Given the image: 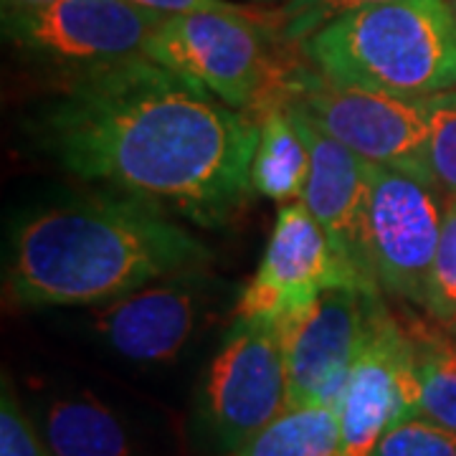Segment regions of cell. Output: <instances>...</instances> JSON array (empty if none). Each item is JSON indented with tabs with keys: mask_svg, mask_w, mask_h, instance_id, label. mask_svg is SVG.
I'll return each mask as SVG.
<instances>
[{
	"mask_svg": "<svg viewBox=\"0 0 456 456\" xmlns=\"http://www.w3.org/2000/svg\"><path fill=\"white\" fill-rule=\"evenodd\" d=\"M20 130L71 178L196 226H226L254 196L256 114L147 56L59 77Z\"/></svg>",
	"mask_w": 456,
	"mask_h": 456,
	"instance_id": "1",
	"label": "cell"
},
{
	"mask_svg": "<svg viewBox=\"0 0 456 456\" xmlns=\"http://www.w3.org/2000/svg\"><path fill=\"white\" fill-rule=\"evenodd\" d=\"M211 261V246L175 216L99 188L18 213L8 226L3 284L8 302L26 310L99 307Z\"/></svg>",
	"mask_w": 456,
	"mask_h": 456,
	"instance_id": "2",
	"label": "cell"
},
{
	"mask_svg": "<svg viewBox=\"0 0 456 456\" xmlns=\"http://www.w3.org/2000/svg\"><path fill=\"white\" fill-rule=\"evenodd\" d=\"M320 74L395 99L456 89V16L449 0H393L338 18L302 44Z\"/></svg>",
	"mask_w": 456,
	"mask_h": 456,
	"instance_id": "3",
	"label": "cell"
},
{
	"mask_svg": "<svg viewBox=\"0 0 456 456\" xmlns=\"http://www.w3.org/2000/svg\"><path fill=\"white\" fill-rule=\"evenodd\" d=\"M269 94H279L294 110L307 114L330 137L353 150L365 163L403 167L431 175L428 167V117L424 99H395L342 86L314 66H279Z\"/></svg>",
	"mask_w": 456,
	"mask_h": 456,
	"instance_id": "4",
	"label": "cell"
},
{
	"mask_svg": "<svg viewBox=\"0 0 456 456\" xmlns=\"http://www.w3.org/2000/svg\"><path fill=\"white\" fill-rule=\"evenodd\" d=\"M145 56L244 112H256L279 74L266 33L246 11L165 16L147 41Z\"/></svg>",
	"mask_w": 456,
	"mask_h": 456,
	"instance_id": "5",
	"label": "cell"
},
{
	"mask_svg": "<svg viewBox=\"0 0 456 456\" xmlns=\"http://www.w3.org/2000/svg\"><path fill=\"white\" fill-rule=\"evenodd\" d=\"M436 180L391 165L368 163L362 246L383 292L428 307L431 269L444 226Z\"/></svg>",
	"mask_w": 456,
	"mask_h": 456,
	"instance_id": "6",
	"label": "cell"
},
{
	"mask_svg": "<svg viewBox=\"0 0 456 456\" xmlns=\"http://www.w3.org/2000/svg\"><path fill=\"white\" fill-rule=\"evenodd\" d=\"M289 408L281 325L236 317L198 391V421L221 456L244 446Z\"/></svg>",
	"mask_w": 456,
	"mask_h": 456,
	"instance_id": "7",
	"label": "cell"
},
{
	"mask_svg": "<svg viewBox=\"0 0 456 456\" xmlns=\"http://www.w3.org/2000/svg\"><path fill=\"white\" fill-rule=\"evenodd\" d=\"M163 18L127 0H51L3 13V36L31 61L69 77L145 56Z\"/></svg>",
	"mask_w": 456,
	"mask_h": 456,
	"instance_id": "8",
	"label": "cell"
},
{
	"mask_svg": "<svg viewBox=\"0 0 456 456\" xmlns=\"http://www.w3.org/2000/svg\"><path fill=\"white\" fill-rule=\"evenodd\" d=\"M383 289L362 284L330 287L310 310L281 325L289 408L322 403L340 406L353 362L386 307Z\"/></svg>",
	"mask_w": 456,
	"mask_h": 456,
	"instance_id": "9",
	"label": "cell"
},
{
	"mask_svg": "<svg viewBox=\"0 0 456 456\" xmlns=\"http://www.w3.org/2000/svg\"><path fill=\"white\" fill-rule=\"evenodd\" d=\"M218 297L208 269L180 272L92 307L89 332L110 353L134 365H167L180 358Z\"/></svg>",
	"mask_w": 456,
	"mask_h": 456,
	"instance_id": "10",
	"label": "cell"
},
{
	"mask_svg": "<svg viewBox=\"0 0 456 456\" xmlns=\"http://www.w3.org/2000/svg\"><path fill=\"white\" fill-rule=\"evenodd\" d=\"M342 284L375 287L338 256L325 228L302 200L284 203L256 274L239 292L236 317L284 325L310 310L325 289Z\"/></svg>",
	"mask_w": 456,
	"mask_h": 456,
	"instance_id": "11",
	"label": "cell"
},
{
	"mask_svg": "<svg viewBox=\"0 0 456 456\" xmlns=\"http://www.w3.org/2000/svg\"><path fill=\"white\" fill-rule=\"evenodd\" d=\"M345 456H370L383 434L421 416V375L411 332L383 307L340 398Z\"/></svg>",
	"mask_w": 456,
	"mask_h": 456,
	"instance_id": "12",
	"label": "cell"
},
{
	"mask_svg": "<svg viewBox=\"0 0 456 456\" xmlns=\"http://www.w3.org/2000/svg\"><path fill=\"white\" fill-rule=\"evenodd\" d=\"M289 104V102H287ZM294 122L310 150V178L302 203L310 208L317 224L325 228L332 248L360 279L380 287L370 274L362 246V208H365V183L368 163L353 150L320 130L307 114L294 110Z\"/></svg>",
	"mask_w": 456,
	"mask_h": 456,
	"instance_id": "13",
	"label": "cell"
},
{
	"mask_svg": "<svg viewBox=\"0 0 456 456\" xmlns=\"http://www.w3.org/2000/svg\"><path fill=\"white\" fill-rule=\"evenodd\" d=\"M254 114L259 119V142L251 163L254 193L279 206L302 200L310 178V150L289 104L279 94H269Z\"/></svg>",
	"mask_w": 456,
	"mask_h": 456,
	"instance_id": "14",
	"label": "cell"
},
{
	"mask_svg": "<svg viewBox=\"0 0 456 456\" xmlns=\"http://www.w3.org/2000/svg\"><path fill=\"white\" fill-rule=\"evenodd\" d=\"M38 431L51 456H132L125 424L94 395H56L41 411Z\"/></svg>",
	"mask_w": 456,
	"mask_h": 456,
	"instance_id": "15",
	"label": "cell"
},
{
	"mask_svg": "<svg viewBox=\"0 0 456 456\" xmlns=\"http://www.w3.org/2000/svg\"><path fill=\"white\" fill-rule=\"evenodd\" d=\"M226 456H345L340 411L322 403L287 408Z\"/></svg>",
	"mask_w": 456,
	"mask_h": 456,
	"instance_id": "16",
	"label": "cell"
},
{
	"mask_svg": "<svg viewBox=\"0 0 456 456\" xmlns=\"http://www.w3.org/2000/svg\"><path fill=\"white\" fill-rule=\"evenodd\" d=\"M421 375V416L456 431V345L428 330H411Z\"/></svg>",
	"mask_w": 456,
	"mask_h": 456,
	"instance_id": "17",
	"label": "cell"
},
{
	"mask_svg": "<svg viewBox=\"0 0 456 456\" xmlns=\"http://www.w3.org/2000/svg\"><path fill=\"white\" fill-rule=\"evenodd\" d=\"M428 117V167L444 198L456 200V92L424 99Z\"/></svg>",
	"mask_w": 456,
	"mask_h": 456,
	"instance_id": "18",
	"label": "cell"
},
{
	"mask_svg": "<svg viewBox=\"0 0 456 456\" xmlns=\"http://www.w3.org/2000/svg\"><path fill=\"white\" fill-rule=\"evenodd\" d=\"M393 0H281L274 16V33L287 44H305L317 31L362 8H373Z\"/></svg>",
	"mask_w": 456,
	"mask_h": 456,
	"instance_id": "19",
	"label": "cell"
},
{
	"mask_svg": "<svg viewBox=\"0 0 456 456\" xmlns=\"http://www.w3.org/2000/svg\"><path fill=\"white\" fill-rule=\"evenodd\" d=\"M370 456H456V431L416 416L388 428Z\"/></svg>",
	"mask_w": 456,
	"mask_h": 456,
	"instance_id": "20",
	"label": "cell"
},
{
	"mask_svg": "<svg viewBox=\"0 0 456 456\" xmlns=\"http://www.w3.org/2000/svg\"><path fill=\"white\" fill-rule=\"evenodd\" d=\"M431 317H439L441 322L456 325V200L444 203V226L431 269V292L428 307Z\"/></svg>",
	"mask_w": 456,
	"mask_h": 456,
	"instance_id": "21",
	"label": "cell"
},
{
	"mask_svg": "<svg viewBox=\"0 0 456 456\" xmlns=\"http://www.w3.org/2000/svg\"><path fill=\"white\" fill-rule=\"evenodd\" d=\"M0 456H51L44 436L20 406L16 383L3 373L0 383Z\"/></svg>",
	"mask_w": 456,
	"mask_h": 456,
	"instance_id": "22",
	"label": "cell"
},
{
	"mask_svg": "<svg viewBox=\"0 0 456 456\" xmlns=\"http://www.w3.org/2000/svg\"><path fill=\"white\" fill-rule=\"evenodd\" d=\"M127 3L147 8V11H155V13H163V16L188 13V11H244L228 0H127Z\"/></svg>",
	"mask_w": 456,
	"mask_h": 456,
	"instance_id": "23",
	"label": "cell"
},
{
	"mask_svg": "<svg viewBox=\"0 0 456 456\" xmlns=\"http://www.w3.org/2000/svg\"><path fill=\"white\" fill-rule=\"evenodd\" d=\"M3 3V13L8 11H26V8H38V5H46L51 0H0Z\"/></svg>",
	"mask_w": 456,
	"mask_h": 456,
	"instance_id": "24",
	"label": "cell"
},
{
	"mask_svg": "<svg viewBox=\"0 0 456 456\" xmlns=\"http://www.w3.org/2000/svg\"><path fill=\"white\" fill-rule=\"evenodd\" d=\"M449 5H452V11H454V16H456V0H449Z\"/></svg>",
	"mask_w": 456,
	"mask_h": 456,
	"instance_id": "25",
	"label": "cell"
},
{
	"mask_svg": "<svg viewBox=\"0 0 456 456\" xmlns=\"http://www.w3.org/2000/svg\"><path fill=\"white\" fill-rule=\"evenodd\" d=\"M259 3H274V0H259Z\"/></svg>",
	"mask_w": 456,
	"mask_h": 456,
	"instance_id": "26",
	"label": "cell"
}]
</instances>
